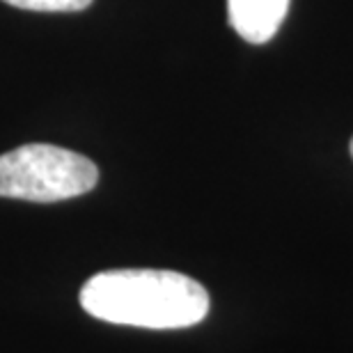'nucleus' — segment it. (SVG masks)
Masks as SVG:
<instances>
[{"mask_svg": "<svg viewBox=\"0 0 353 353\" xmlns=\"http://www.w3.org/2000/svg\"><path fill=\"white\" fill-rule=\"evenodd\" d=\"M351 157H353V138H351Z\"/></svg>", "mask_w": 353, "mask_h": 353, "instance_id": "obj_5", "label": "nucleus"}, {"mask_svg": "<svg viewBox=\"0 0 353 353\" xmlns=\"http://www.w3.org/2000/svg\"><path fill=\"white\" fill-rule=\"evenodd\" d=\"M289 0H228L230 23L250 44H266L280 30Z\"/></svg>", "mask_w": 353, "mask_h": 353, "instance_id": "obj_3", "label": "nucleus"}, {"mask_svg": "<svg viewBox=\"0 0 353 353\" xmlns=\"http://www.w3.org/2000/svg\"><path fill=\"white\" fill-rule=\"evenodd\" d=\"M99 181L88 157L55 145H21L0 157V197L62 202L85 195Z\"/></svg>", "mask_w": 353, "mask_h": 353, "instance_id": "obj_2", "label": "nucleus"}, {"mask_svg": "<svg viewBox=\"0 0 353 353\" xmlns=\"http://www.w3.org/2000/svg\"><path fill=\"white\" fill-rule=\"evenodd\" d=\"M3 3L30 12H81L92 0H3Z\"/></svg>", "mask_w": 353, "mask_h": 353, "instance_id": "obj_4", "label": "nucleus"}, {"mask_svg": "<svg viewBox=\"0 0 353 353\" xmlns=\"http://www.w3.org/2000/svg\"><path fill=\"white\" fill-rule=\"evenodd\" d=\"M79 299L94 319L152 330L190 328L209 312V294L200 282L159 268L101 271L83 285Z\"/></svg>", "mask_w": 353, "mask_h": 353, "instance_id": "obj_1", "label": "nucleus"}]
</instances>
